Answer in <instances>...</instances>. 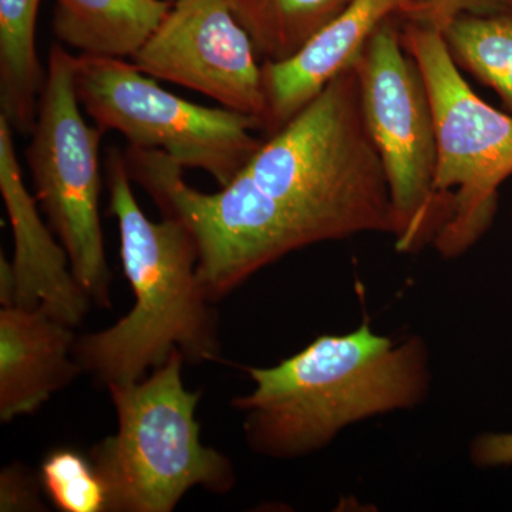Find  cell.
<instances>
[{
    "label": "cell",
    "mask_w": 512,
    "mask_h": 512,
    "mask_svg": "<svg viewBox=\"0 0 512 512\" xmlns=\"http://www.w3.org/2000/svg\"><path fill=\"white\" fill-rule=\"evenodd\" d=\"M131 181L190 229L211 302L291 252L362 234L394 235L389 184L367 130L355 66L330 80L282 130L266 138L221 191L185 181L163 151L128 146Z\"/></svg>",
    "instance_id": "6da1fadb"
},
{
    "label": "cell",
    "mask_w": 512,
    "mask_h": 512,
    "mask_svg": "<svg viewBox=\"0 0 512 512\" xmlns=\"http://www.w3.org/2000/svg\"><path fill=\"white\" fill-rule=\"evenodd\" d=\"M251 392L232 400L256 454L292 460L328 447L352 424L427 399L429 348L419 336L394 340L369 323L322 335L271 367H248Z\"/></svg>",
    "instance_id": "7a4b0ae2"
},
{
    "label": "cell",
    "mask_w": 512,
    "mask_h": 512,
    "mask_svg": "<svg viewBox=\"0 0 512 512\" xmlns=\"http://www.w3.org/2000/svg\"><path fill=\"white\" fill-rule=\"evenodd\" d=\"M106 174L134 305L116 325L77 338L74 359L106 387L144 379L174 350L185 362H215L221 353L217 318L198 276L190 229L178 218L154 222L141 211L126 158L116 147L107 156Z\"/></svg>",
    "instance_id": "3957f363"
},
{
    "label": "cell",
    "mask_w": 512,
    "mask_h": 512,
    "mask_svg": "<svg viewBox=\"0 0 512 512\" xmlns=\"http://www.w3.org/2000/svg\"><path fill=\"white\" fill-rule=\"evenodd\" d=\"M184 362L174 350L150 376L107 387L117 431L89 451L107 512H171L192 488L227 494L237 484L232 461L202 444L195 417L202 394L185 387Z\"/></svg>",
    "instance_id": "277c9868"
},
{
    "label": "cell",
    "mask_w": 512,
    "mask_h": 512,
    "mask_svg": "<svg viewBox=\"0 0 512 512\" xmlns=\"http://www.w3.org/2000/svg\"><path fill=\"white\" fill-rule=\"evenodd\" d=\"M400 39L426 84L436 127L434 185L450 201V217L431 247L456 259L487 234L497 215L498 191L512 175V116L474 93L440 30L400 19Z\"/></svg>",
    "instance_id": "5b68a950"
},
{
    "label": "cell",
    "mask_w": 512,
    "mask_h": 512,
    "mask_svg": "<svg viewBox=\"0 0 512 512\" xmlns=\"http://www.w3.org/2000/svg\"><path fill=\"white\" fill-rule=\"evenodd\" d=\"M353 66L367 130L389 184L394 247L414 254L433 245L450 217V201L434 185L433 110L419 66L402 45L399 16L376 30Z\"/></svg>",
    "instance_id": "8992f818"
},
{
    "label": "cell",
    "mask_w": 512,
    "mask_h": 512,
    "mask_svg": "<svg viewBox=\"0 0 512 512\" xmlns=\"http://www.w3.org/2000/svg\"><path fill=\"white\" fill-rule=\"evenodd\" d=\"M76 60L60 43L50 47L26 160L36 201L66 249L73 275L92 302L110 308L111 271L99 207V151L106 130L83 119L74 83Z\"/></svg>",
    "instance_id": "52a82bcc"
},
{
    "label": "cell",
    "mask_w": 512,
    "mask_h": 512,
    "mask_svg": "<svg viewBox=\"0 0 512 512\" xmlns=\"http://www.w3.org/2000/svg\"><path fill=\"white\" fill-rule=\"evenodd\" d=\"M77 97L103 130L119 131L128 146L163 151L184 168L205 171L225 187L264 144L248 114L202 107L161 89L133 62L77 56Z\"/></svg>",
    "instance_id": "ba28073f"
},
{
    "label": "cell",
    "mask_w": 512,
    "mask_h": 512,
    "mask_svg": "<svg viewBox=\"0 0 512 512\" xmlns=\"http://www.w3.org/2000/svg\"><path fill=\"white\" fill-rule=\"evenodd\" d=\"M256 56L229 0H173L167 18L131 62L147 76L205 94L261 126L265 97Z\"/></svg>",
    "instance_id": "9c48e42d"
},
{
    "label": "cell",
    "mask_w": 512,
    "mask_h": 512,
    "mask_svg": "<svg viewBox=\"0 0 512 512\" xmlns=\"http://www.w3.org/2000/svg\"><path fill=\"white\" fill-rule=\"evenodd\" d=\"M0 192L12 227L15 254L13 306L47 312L70 326H79L90 311L92 299L77 282L69 255L40 218L18 161L13 130L0 116Z\"/></svg>",
    "instance_id": "30bf717a"
},
{
    "label": "cell",
    "mask_w": 512,
    "mask_h": 512,
    "mask_svg": "<svg viewBox=\"0 0 512 512\" xmlns=\"http://www.w3.org/2000/svg\"><path fill=\"white\" fill-rule=\"evenodd\" d=\"M421 0H350L348 6L295 55L264 62L265 114L261 131L274 136L322 93L330 80L352 66L387 19L403 18Z\"/></svg>",
    "instance_id": "8fae6325"
},
{
    "label": "cell",
    "mask_w": 512,
    "mask_h": 512,
    "mask_svg": "<svg viewBox=\"0 0 512 512\" xmlns=\"http://www.w3.org/2000/svg\"><path fill=\"white\" fill-rule=\"evenodd\" d=\"M47 312L9 306L0 311V421L32 416L76 379V335Z\"/></svg>",
    "instance_id": "7c38bea8"
},
{
    "label": "cell",
    "mask_w": 512,
    "mask_h": 512,
    "mask_svg": "<svg viewBox=\"0 0 512 512\" xmlns=\"http://www.w3.org/2000/svg\"><path fill=\"white\" fill-rule=\"evenodd\" d=\"M171 8V0H55L53 35L84 56L131 59Z\"/></svg>",
    "instance_id": "4fadbf2b"
},
{
    "label": "cell",
    "mask_w": 512,
    "mask_h": 512,
    "mask_svg": "<svg viewBox=\"0 0 512 512\" xmlns=\"http://www.w3.org/2000/svg\"><path fill=\"white\" fill-rule=\"evenodd\" d=\"M40 0H0V116L32 134L46 72L36 50Z\"/></svg>",
    "instance_id": "5bb4252c"
},
{
    "label": "cell",
    "mask_w": 512,
    "mask_h": 512,
    "mask_svg": "<svg viewBox=\"0 0 512 512\" xmlns=\"http://www.w3.org/2000/svg\"><path fill=\"white\" fill-rule=\"evenodd\" d=\"M264 62L295 55L350 0H229Z\"/></svg>",
    "instance_id": "9a60e30c"
},
{
    "label": "cell",
    "mask_w": 512,
    "mask_h": 512,
    "mask_svg": "<svg viewBox=\"0 0 512 512\" xmlns=\"http://www.w3.org/2000/svg\"><path fill=\"white\" fill-rule=\"evenodd\" d=\"M448 53L500 97L512 116V3L488 15H461L443 30Z\"/></svg>",
    "instance_id": "2e32d148"
},
{
    "label": "cell",
    "mask_w": 512,
    "mask_h": 512,
    "mask_svg": "<svg viewBox=\"0 0 512 512\" xmlns=\"http://www.w3.org/2000/svg\"><path fill=\"white\" fill-rule=\"evenodd\" d=\"M50 503L63 512H107L106 485L90 457L76 448L60 447L43 458L39 471Z\"/></svg>",
    "instance_id": "e0dca14e"
},
{
    "label": "cell",
    "mask_w": 512,
    "mask_h": 512,
    "mask_svg": "<svg viewBox=\"0 0 512 512\" xmlns=\"http://www.w3.org/2000/svg\"><path fill=\"white\" fill-rule=\"evenodd\" d=\"M42 481L25 464L15 461L0 471V511L45 512Z\"/></svg>",
    "instance_id": "ac0fdd59"
},
{
    "label": "cell",
    "mask_w": 512,
    "mask_h": 512,
    "mask_svg": "<svg viewBox=\"0 0 512 512\" xmlns=\"http://www.w3.org/2000/svg\"><path fill=\"white\" fill-rule=\"evenodd\" d=\"M512 0H421L403 18L443 32L461 15H488L511 5Z\"/></svg>",
    "instance_id": "d6986e66"
},
{
    "label": "cell",
    "mask_w": 512,
    "mask_h": 512,
    "mask_svg": "<svg viewBox=\"0 0 512 512\" xmlns=\"http://www.w3.org/2000/svg\"><path fill=\"white\" fill-rule=\"evenodd\" d=\"M471 461L481 468L511 466L512 433H484L470 444Z\"/></svg>",
    "instance_id": "ffe728a7"
},
{
    "label": "cell",
    "mask_w": 512,
    "mask_h": 512,
    "mask_svg": "<svg viewBox=\"0 0 512 512\" xmlns=\"http://www.w3.org/2000/svg\"><path fill=\"white\" fill-rule=\"evenodd\" d=\"M15 296V281H13L12 262L0 255V303L3 308L13 306Z\"/></svg>",
    "instance_id": "44dd1931"
},
{
    "label": "cell",
    "mask_w": 512,
    "mask_h": 512,
    "mask_svg": "<svg viewBox=\"0 0 512 512\" xmlns=\"http://www.w3.org/2000/svg\"><path fill=\"white\" fill-rule=\"evenodd\" d=\"M171 2H173V0H171Z\"/></svg>",
    "instance_id": "7402d4cb"
}]
</instances>
